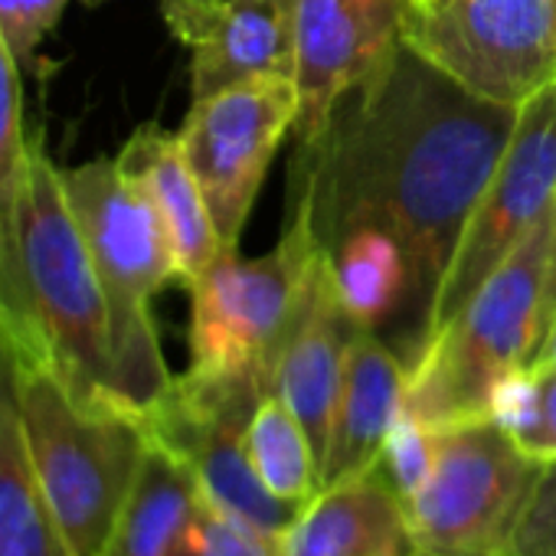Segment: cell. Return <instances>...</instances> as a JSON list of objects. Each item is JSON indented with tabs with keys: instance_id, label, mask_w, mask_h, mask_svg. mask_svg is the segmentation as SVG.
<instances>
[{
	"instance_id": "6da1fadb",
	"label": "cell",
	"mask_w": 556,
	"mask_h": 556,
	"mask_svg": "<svg viewBox=\"0 0 556 556\" xmlns=\"http://www.w3.org/2000/svg\"><path fill=\"white\" fill-rule=\"evenodd\" d=\"M517 112L462 89L403 43L341 102L331 128L295 154L289 180L308 203L318 245L370 229L403 249L422 348Z\"/></svg>"
},
{
	"instance_id": "7a4b0ae2",
	"label": "cell",
	"mask_w": 556,
	"mask_h": 556,
	"mask_svg": "<svg viewBox=\"0 0 556 556\" xmlns=\"http://www.w3.org/2000/svg\"><path fill=\"white\" fill-rule=\"evenodd\" d=\"M0 318L83 403L128 413L109 299L43 135L30 141L14 219L0 239Z\"/></svg>"
},
{
	"instance_id": "3957f363",
	"label": "cell",
	"mask_w": 556,
	"mask_h": 556,
	"mask_svg": "<svg viewBox=\"0 0 556 556\" xmlns=\"http://www.w3.org/2000/svg\"><path fill=\"white\" fill-rule=\"evenodd\" d=\"M553 232L556 203L422 348L406 374V413L439 432L491 419L494 390L533 364L553 321L546 299Z\"/></svg>"
},
{
	"instance_id": "277c9868",
	"label": "cell",
	"mask_w": 556,
	"mask_h": 556,
	"mask_svg": "<svg viewBox=\"0 0 556 556\" xmlns=\"http://www.w3.org/2000/svg\"><path fill=\"white\" fill-rule=\"evenodd\" d=\"M63 190L109 299L122 403L144 422L174 387L151 318L154 295L177 282L170 236L115 157L63 167Z\"/></svg>"
},
{
	"instance_id": "5b68a950",
	"label": "cell",
	"mask_w": 556,
	"mask_h": 556,
	"mask_svg": "<svg viewBox=\"0 0 556 556\" xmlns=\"http://www.w3.org/2000/svg\"><path fill=\"white\" fill-rule=\"evenodd\" d=\"M21 403L43 494L73 556H105L148 448V426L131 413L83 403L24 348Z\"/></svg>"
},
{
	"instance_id": "8992f818",
	"label": "cell",
	"mask_w": 556,
	"mask_h": 556,
	"mask_svg": "<svg viewBox=\"0 0 556 556\" xmlns=\"http://www.w3.org/2000/svg\"><path fill=\"white\" fill-rule=\"evenodd\" d=\"M318 239L305 197L292 210L278 242L265 255L219 249L187 286L190 292V367L193 377L255 380L271 393V374L318 265Z\"/></svg>"
},
{
	"instance_id": "52a82bcc",
	"label": "cell",
	"mask_w": 556,
	"mask_h": 556,
	"mask_svg": "<svg viewBox=\"0 0 556 556\" xmlns=\"http://www.w3.org/2000/svg\"><path fill=\"white\" fill-rule=\"evenodd\" d=\"M543 465L494 422L439 432L429 481L403 504L413 543L426 556H514L523 510Z\"/></svg>"
},
{
	"instance_id": "ba28073f",
	"label": "cell",
	"mask_w": 556,
	"mask_h": 556,
	"mask_svg": "<svg viewBox=\"0 0 556 556\" xmlns=\"http://www.w3.org/2000/svg\"><path fill=\"white\" fill-rule=\"evenodd\" d=\"M400 37L497 105L520 109L556 79V0H403Z\"/></svg>"
},
{
	"instance_id": "9c48e42d",
	"label": "cell",
	"mask_w": 556,
	"mask_h": 556,
	"mask_svg": "<svg viewBox=\"0 0 556 556\" xmlns=\"http://www.w3.org/2000/svg\"><path fill=\"white\" fill-rule=\"evenodd\" d=\"M262 396L268 390L255 380L180 374L144 426L180 455L210 504L286 540L305 507L268 494L245 452V429Z\"/></svg>"
},
{
	"instance_id": "30bf717a",
	"label": "cell",
	"mask_w": 556,
	"mask_h": 556,
	"mask_svg": "<svg viewBox=\"0 0 556 556\" xmlns=\"http://www.w3.org/2000/svg\"><path fill=\"white\" fill-rule=\"evenodd\" d=\"M295 118V79L245 83L190 102L177 138L223 249H239L265 170Z\"/></svg>"
},
{
	"instance_id": "8fae6325",
	"label": "cell",
	"mask_w": 556,
	"mask_h": 556,
	"mask_svg": "<svg viewBox=\"0 0 556 556\" xmlns=\"http://www.w3.org/2000/svg\"><path fill=\"white\" fill-rule=\"evenodd\" d=\"M556 203V79L530 96L465 226L432 315V334L488 282L530 226ZM432 341V338H429Z\"/></svg>"
},
{
	"instance_id": "7c38bea8",
	"label": "cell",
	"mask_w": 556,
	"mask_h": 556,
	"mask_svg": "<svg viewBox=\"0 0 556 556\" xmlns=\"http://www.w3.org/2000/svg\"><path fill=\"white\" fill-rule=\"evenodd\" d=\"M403 0H299L295 86L299 148H312L341 102L367 86L403 47Z\"/></svg>"
},
{
	"instance_id": "4fadbf2b",
	"label": "cell",
	"mask_w": 556,
	"mask_h": 556,
	"mask_svg": "<svg viewBox=\"0 0 556 556\" xmlns=\"http://www.w3.org/2000/svg\"><path fill=\"white\" fill-rule=\"evenodd\" d=\"M170 37L190 50V96L295 79L299 0H157Z\"/></svg>"
},
{
	"instance_id": "5bb4252c",
	"label": "cell",
	"mask_w": 556,
	"mask_h": 556,
	"mask_svg": "<svg viewBox=\"0 0 556 556\" xmlns=\"http://www.w3.org/2000/svg\"><path fill=\"white\" fill-rule=\"evenodd\" d=\"M357 331L361 325L344 308L325 255H318L305 305L271 374V393L299 416L312 439L318 458V481L331 442L348 351Z\"/></svg>"
},
{
	"instance_id": "9a60e30c",
	"label": "cell",
	"mask_w": 556,
	"mask_h": 556,
	"mask_svg": "<svg viewBox=\"0 0 556 556\" xmlns=\"http://www.w3.org/2000/svg\"><path fill=\"white\" fill-rule=\"evenodd\" d=\"M406 374V364L383 338L367 328L354 334L318 488L374 471L383 442L403 413Z\"/></svg>"
},
{
	"instance_id": "2e32d148",
	"label": "cell",
	"mask_w": 556,
	"mask_h": 556,
	"mask_svg": "<svg viewBox=\"0 0 556 556\" xmlns=\"http://www.w3.org/2000/svg\"><path fill=\"white\" fill-rule=\"evenodd\" d=\"M0 556H73L43 494L21 403V348L0 318Z\"/></svg>"
},
{
	"instance_id": "e0dca14e",
	"label": "cell",
	"mask_w": 556,
	"mask_h": 556,
	"mask_svg": "<svg viewBox=\"0 0 556 556\" xmlns=\"http://www.w3.org/2000/svg\"><path fill=\"white\" fill-rule=\"evenodd\" d=\"M115 161L157 210L174 245L177 282L187 289L223 245L213 229L206 200L197 187V177L184 157L177 131H167L154 122L138 125Z\"/></svg>"
},
{
	"instance_id": "ac0fdd59",
	"label": "cell",
	"mask_w": 556,
	"mask_h": 556,
	"mask_svg": "<svg viewBox=\"0 0 556 556\" xmlns=\"http://www.w3.org/2000/svg\"><path fill=\"white\" fill-rule=\"evenodd\" d=\"M286 556H416L403 501L374 475L321 488L286 536Z\"/></svg>"
},
{
	"instance_id": "d6986e66",
	"label": "cell",
	"mask_w": 556,
	"mask_h": 556,
	"mask_svg": "<svg viewBox=\"0 0 556 556\" xmlns=\"http://www.w3.org/2000/svg\"><path fill=\"white\" fill-rule=\"evenodd\" d=\"M200 488L190 468L148 432V448L105 556H177Z\"/></svg>"
},
{
	"instance_id": "ffe728a7",
	"label": "cell",
	"mask_w": 556,
	"mask_h": 556,
	"mask_svg": "<svg viewBox=\"0 0 556 556\" xmlns=\"http://www.w3.org/2000/svg\"><path fill=\"white\" fill-rule=\"evenodd\" d=\"M249 462L268 494L308 507L318 488V458L299 416L275 393L262 396L245 429Z\"/></svg>"
},
{
	"instance_id": "44dd1931",
	"label": "cell",
	"mask_w": 556,
	"mask_h": 556,
	"mask_svg": "<svg viewBox=\"0 0 556 556\" xmlns=\"http://www.w3.org/2000/svg\"><path fill=\"white\" fill-rule=\"evenodd\" d=\"M491 419L527 458L540 465L556 462V367L533 361L514 370L494 390Z\"/></svg>"
},
{
	"instance_id": "7402d4cb",
	"label": "cell",
	"mask_w": 556,
	"mask_h": 556,
	"mask_svg": "<svg viewBox=\"0 0 556 556\" xmlns=\"http://www.w3.org/2000/svg\"><path fill=\"white\" fill-rule=\"evenodd\" d=\"M21 63L11 53L4 34H0V239L11 229L14 206L27 177L30 141L24 125V83Z\"/></svg>"
},
{
	"instance_id": "603a6c76",
	"label": "cell",
	"mask_w": 556,
	"mask_h": 556,
	"mask_svg": "<svg viewBox=\"0 0 556 556\" xmlns=\"http://www.w3.org/2000/svg\"><path fill=\"white\" fill-rule=\"evenodd\" d=\"M177 556H286V540L262 533L200 494Z\"/></svg>"
},
{
	"instance_id": "cb8c5ba5",
	"label": "cell",
	"mask_w": 556,
	"mask_h": 556,
	"mask_svg": "<svg viewBox=\"0 0 556 556\" xmlns=\"http://www.w3.org/2000/svg\"><path fill=\"white\" fill-rule=\"evenodd\" d=\"M435 452H439V429L419 422L413 413L403 409L383 442L374 475L406 504L429 481L435 468Z\"/></svg>"
},
{
	"instance_id": "d4e9b609",
	"label": "cell",
	"mask_w": 556,
	"mask_h": 556,
	"mask_svg": "<svg viewBox=\"0 0 556 556\" xmlns=\"http://www.w3.org/2000/svg\"><path fill=\"white\" fill-rule=\"evenodd\" d=\"M70 0H0V34L21 70H40V47L60 27Z\"/></svg>"
},
{
	"instance_id": "484cf974",
	"label": "cell",
	"mask_w": 556,
	"mask_h": 556,
	"mask_svg": "<svg viewBox=\"0 0 556 556\" xmlns=\"http://www.w3.org/2000/svg\"><path fill=\"white\" fill-rule=\"evenodd\" d=\"M514 556H556V462L540 471L514 540Z\"/></svg>"
},
{
	"instance_id": "4316f807",
	"label": "cell",
	"mask_w": 556,
	"mask_h": 556,
	"mask_svg": "<svg viewBox=\"0 0 556 556\" xmlns=\"http://www.w3.org/2000/svg\"><path fill=\"white\" fill-rule=\"evenodd\" d=\"M533 361L553 364V367H556V315H553V321H549V328H546V338H543V344H540V351H536Z\"/></svg>"
},
{
	"instance_id": "83f0119b",
	"label": "cell",
	"mask_w": 556,
	"mask_h": 556,
	"mask_svg": "<svg viewBox=\"0 0 556 556\" xmlns=\"http://www.w3.org/2000/svg\"><path fill=\"white\" fill-rule=\"evenodd\" d=\"M549 315H556V232H553V255H549V282H546Z\"/></svg>"
},
{
	"instance_id": "f1b7e54d",
	"label": "cell",
	"mask_w": 556,
	"mask_h": 556,
	"mask_svg": "<svg viewBox=\"0 0 556 556\" xmlns=\"http://www.w3.org/2000/svg\"><path fill=\"white\" fill-rule=\"evenodd\" d=\"M86 8H99V4H105V0H83Z\"/></svg>"
},
{
	"instance_id": "f546056e",
	"label": "cell",
	"mask_w": 556,
	"mask_h": 556,
	"mask_svg": "<svg viewBox=\"0 0 556 556\" xmlns=\"http://www.w3.org/2000/svg\"><path fill=\"white\" fill-rule=\"evenodd\" d=\"M416 556H426V553H419V549H416Z\"/></svg>"
}]
</instances>
